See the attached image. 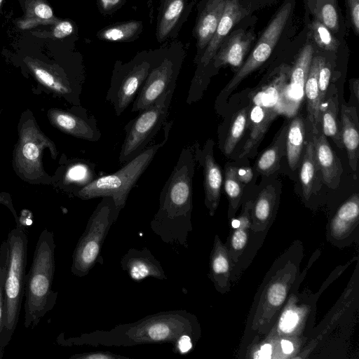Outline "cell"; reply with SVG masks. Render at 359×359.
Returning <instances> with one entry per match:
<instances>
[{
    "label": "cell",
    "mask_w": 359,
    "mask_h": 359,
    "mask_svg": "<svg viewBox=\"0 0 359 359\" xmlns=\"http://www.w3.org/2000/svg\"><path fill=\"white\" fill-rule=\"evenodd\" d=\"M313 49L311 43H306L299 53L290 72V81L282 93L279 113L292 115L298 109L304 95V86L307 79Z\"/></svg>",
    "instance_id": "18"
},
{
    "label": "cell",
    "mask_w": 359,
    "mask_h": 359,
    "mask_svg": "<svg viewBox=\"0 0 359 359\" xmlns=\"http://www.w3.org/2000/svg\"><path fill=\"white\" fill-rule=\"evenodd\" d=\"M252 175V170L250 167L236 168L237 178L244 186L251 180Z\"/></svg>",
    "instance_id": "49"
},
{
    "label": "cell",
    "mask_w": 359,
    "mask_h": 359,
    "mask_svg": "<svg viewBox=\"0 0 359 359\" xmlns=\"http://www.w3.org/2000/svg\"><path fill=\"white\" fill-rule=\"evenodd\" d=\"M9 261L5 281L6 330L11 341L17 327L25 295L28 237L25 227L17 224L8 234Z\"/></svg>",
    "instance_id": "9"
},
{
    "label": "cell",
    "mask_w": 359,
    "mask_h": 359,
    "mask_svg": "<svg viewBox=\"0 0 359 359\" xmlns=\"http://www.w3.org/2000/svg\"><path fill=\"white\" fill-rule=\"evenodd\" d=\"M9 261V246L7 240L0 245V359L4 355L9 341L6 330L5 281Z\"/></svg>",
    "instance_id": "37"
},
{
    "label": "cell",
    "mask_w": 359,
    "mask_h": 359,
    "mask_svg": "<svg viewBox=\"0 0 359 359\" xmlns=\"http://www.w3.org/2000/svg\"><path fill=\"white\" fill-rule=\"evenodd\" d=\"M98 8L103 15H111L124 5L126 0H97Z\"/></svg>",
    "instance_id": "46"
},
{
    "label": "cell",
    "mask_w": 359,
    "mask_h": 359,
    "mask_svg": "<svg viewBox=\"0 0 359 359\" xmlns=\"http://www.w3.org/2000/svg\"><path fill=\"white\" fill-rule=\"evenodd\" d=\"M4 0H0V9H1V5H2V2H3Z\"/></svg>",
    "instance_id": "51"
},
{
    "label": "cell",
    "mask_w": 359,
    "mask_h": 359,
    "mask_svg": "<svg viewBox=\"0 0 359 359\" xmlns=\"http://www.w3.org/2000/svg\"><path fill=\"white\" fill-rule=\"evenodd\" d=\"M306 342L302 338L265 335L251 346L250 354L253 359H295Z\"/></svg>",
    "instance_id": "24"
},
{
    "label": "cell",
    "mask_w": 359,
    "mask_h": 359,
    "mask_svg": "<svg viewBox=\"0 0 359 359\" xmlns=\"http://www.w3.org/2000/svg\"><path fill=\"white\" fill-rule=\"evenodd\" d=\"M331 77V71L325 65V62L322 63L318 76V84L319 89L320 102L321 103L325 100L330 80Z\"/></svg>",
    "instance_id": "43"
},
{
    "label": "cell",
    "mask_w": 359,
    "mask_h": 359,
    "mask_svg": "<svg viewBox=\"0 0 359 359\" xmlns=\"http://www.w3.org/2000/svg\"><path fill=\"white\" fill-rule=\"evenodd\" d=\"M185 55L184 44L177 39L153 50L150 71L133 101L132 112L147 109L162 95L175 89Z\"/></svg>",
    "instance_id": "7"
},
{
    "label": "cell",
    "mask_w": 359,
    "mask_h": 359,
    "mask_svg": "<svg viewBox=\"0 0 359 359\" xmlns=\"http://www.w3.org/2000/svg\"><path fill=\"white\" fill-rule=\"evenodd\" d=\"M196 3V0H159L156 37L158 43L177 39Z\"/></svg>",
    "instance_id": "20"
},
{
    "label": "cell",
    "mask_w": 359,
    "mask_h": 359,
    "mask_svg": "<svg viewBox=\"0 0 359 359\" xmlns=\"http://www.w3.org/2000/svg\"><path fill=\"white\" fill-rule=\"evenodd\" d=\"M143 31L140 20H128L105 27L97 33L100 40L111 42H129L137 39Z\"/></svg>",
    "instance_id": "36"
},
{
    "label": "cell",
    "mask_w": 359,
    "mask_h": 359,
    "mask_svg": "<svg viewBox=\"0 0 359 359\" xmlns=\"http://www.w3.org/2000/svg\"><path fill=\"white\" fill-rule=\"evenodd\" d=\"M279 114L274 108L250 104L248 126L250 135L239 154V158L252 156L262 141L271 122Z\"/></svg>",
    "instance_id": "28"
},
{
    "label": "cell",
    "mask_w": 359,
    "mask_h": 359,
    "mask_svg": "<svg viewBox=\"0 0 359 359\" xmlns=\"http://www.w3.org/2000/svg\"><path fill=\"white\" fill-rule=\"evenodd\" d=\"M328 93V97H325L320 107L322 131L325 136L332 138L339 149H343L344 147L341 139V126L338 121L339 100L337 90L334 89L332 95L330 92Z\"/></svg>",
    "instance_id": "32"
},
{
    "label": "cell",
    "mask_w": 359,
    "mask_h": 359,
    "mask_svg": "<svg viewBox=\"0 0 359 359\" xmlns=\"http://www.w3.org/2000/svg\"><path fill=\"white\" fill-rule=\"evenodd\" d=\"M254 39L251 32L243 29L234 31L222 41L210 64L215 69L229 65L238 69L243 64Z\"/></svg>",
    "instance_id": "23"
},
{
    "label": "cell",
    "mask_w": 359,
    "mask_h": 359,
    "mask_svg": "<svg viewBox=\"0 0 359 359\" xmlns=\"http://www.w3.org/2000/svg\"><path fill=\"white\" fill-rule=\"evenodd\" d=\"M95 168L96 165L88 159L67 158L62 155L53 175L52 186L73 196L97 177Z\"/></svg>",
    "instance_id": "17"
},
{
    "label": "cell",
    "mask_w": 359,
    "mask_h": 359,
    "mask_svg": "<svg viewBox=\"0 0 359 359\" xmlns=\"http://www.w3.org/2000/svg\"><path fill=\"white\" fill-rule=\"evenodd\" d=\"M224 187L229 201L227 217L229 222L236 217L243 194L244 185L236 176V167L226 165L224 172Z\"/></svg>",
    "instance_id": "38"
},
{
    "label": "cell",
    "mask_w": 359,
    "mask_h": 359,
    "mask_svg": "<svg viewBox=\"0 0 359 359\" xmlns=\"http://www.w3.org/2000/svg\"><path fill=\"white\" fill-rule=\"evenodd\" d=\"M323 61V58L320 57L312 58L304 86V94L307 100L308 118L313 133L322 130L318 76Z\"/></svg>",
    "instance_id": "30"
},
{
    "label": "cell",
    "mask_w": 359,
    "mask_h": 359,
    "mask_svg": "<svg viewBox=\"0 0 359 359\" xmlns=\"http://www.w3.org/2000/svg\"><path fill=\"white\" fill-rule=\"evenodd\" d=\"M121 266L134 281H141L147 277L167 280L160 262L144 247L141 250L130 248L122 257Z\"/></svg>",
    "instance_id": "22"
},
{
    "label": "cell",
    "mask_w": 359,
    "mask_h": 359,
    "mask_svg": "<svg viewBox=\"0 0 359 359\" xmlns=\"http://www.w3.org/2000/svg\"><path fill=\"white\" fill-rule=\"evenodd\" d=\"M227 1L203 0L198 5V15L193 32L197 49L195 63L214 35Z\"/></svg>",
    "instance_id": "21"
},
{
    "label": "cell",
    "mask_w": 359,
    "mask_h": 359,
    "mask_svg": "<svg viewBox=\"0 0 359 359\" xmlns=\"http://www.w3.org/2000/svg\"><path fill=\"white\" fill-rule=\"evenodd\" d=\"M310 29L311 34L318 46L327 50H335L337 48V41L320 20H314Z\"/></svg>",
    "instance_id": "41"
},
{
    "label": "cell",
    "mask_w": 359,
    "mask_h": 359,
    "mask_svg": "<svg viewBox=\"0 0 359 359\" xmlns=\"http://www.w3.org/2000/svg\"><path fill=\"white\" fill-rule=\"evenodd\" d=\"M311 133L306 142L305 152L301 164L300 181L304 198L309 200L311 195L318 191L316 180L318 172H320L318 164Z\"/></svg>",
    "instance_id": "34"
},
{
    "label": "cell",
    "mask_w": 359,
    "mask_h": 359,
    "mask_svg": "<svg viewBox=\"0 0 359 359\" xmlns=\"http://www.w3.org/2000/svg\"><path fill=\"white\" fill-rule=\"evenodd\" d=\"M119 213L111 197H102L74 250L71 271L74 276L88 275L95 264L102 259L101 248Z\"/></svg>",
    "instance_id": "8"
},
{
    "label": "cell",
    "mask_w": 359,
    "mask_h": 359,
    "mask_svg": "<svg viewBox=\"0 0 359 359\" xmlns=\"http://www.w3.org/2000/svg\"><path fill=\"white\" fill-rule=\"evenodd\" d=\"M358 304V280L356 275L352 277L348 286L323 320L315 326L307 343L296 358H309V354L320 347L337 327L355 314Z\"/></svg>",
    "instance_id": "14"
},
{
    "label": "cell",
    "mask_w": 359,
    "mask_h": 359,
    "mask_svg": "<svg viewBox=\"0 0 359 359\" xmlns=\"http://www.w3.org/2000/svg\"><path fill=\"white\" fill-rule=\"evenodd\" d=\"M250 104L239 110L232 119L224 143L223 151L226 156L231 154L241 139L248 124Z\"/></svg>",
    "instance_id": "40"
},
{
    "label": "cell",
    "mask_w": 359,
    "mask_h": 359,
    "mask_svg": "<svg viewBox=\"0 0 359 359\" xmlns=\"http://www.w3.org/2000/svg\"><path fill=\"white\" fill-rule=\"evenodd\" d=\"M74 32V26L69 20L58 21L53 29V36L56 39H64Z\"/></svg>",
    "instance_id": "45"
},
{
    "label": "cell",
    "mask_w": 359,
    "mask_h": 359,
    "mask_svg": "<svg viewBox=\"0 0 359 359\" xmlns=\"http://www.w3.org/2000/svg\"><path fill=\"white\" fill-rule=\"evenodd\" d=\"M232 262L228 249L216 234L210 255L208 278L220 294L229 292L231 287Z\"/></svg>",
    "instance_id": "26"
},
{
    "label": "cell",
    "mask_w": 359,
    "mask_h": 359,
    "mask_svg": "<svg viewBox=\"0 0 359 359\" xmlns=\"http://www.w3.org/2000/svg\"><path fill=\"white\" fill-rule=\"evenodd\" d=\"M195 156L192 147H184L159 196L158 209L151 222L152 231L165 243L188 248L192 231L193 178Z\"/></svg>",
    "instance_id": "3"
},
{
    "label": "cell",
    "mask_w": 359,
    "mask_h": 359,
    "mask_svg": "<svg viewBox=\"0 0 359 359\" xmlns=\"http://www.w3.org/2000/svg\"><path fill=\"white\" fill-rule=\"evenodd\" d=\"M70 359H128L129 358L121 355L110 351H97L76 353L71 355Z\"/></svg>",
    "instance_id": "44"
},
{
    "label": "cell",
    "mask_w": 359,
    "mask_h": 359,
    "mask_svg": "<svg viewBox=\"0 0 359 359\" xmlns=\"http://www.w3.org/2000/svg\"><path fill=\"white\" fill-rule=\"evenodd\" d=\"M153 50L138 52L130 60L114 63L106 101L114 107L117 116L135 100L152 65Z\"/></svg>",
    "instance_id": "11"
},
{
    "label": "cell",
    "mask_w": 359,
    "mask_h": 359,
    "mask_svg": "<svg viewBox=\"0 0 359 359\" xmlns=\"http://www.w3.org/2000/svg\"><path fill=\"white\" fill-rule=\"evenodd\" d=\"M305 128V120L299 116L294 117L287 124L285 154L288 165L292 170L299 165L304 145Z\"/></svg>",
    "instance_id": "35"
},
{
    "label": "cell",
    "mask_w": 359,
    "mask_h": 359,
    "mask_svg": "<svg viewBox=\"0 0 359 359\" xmlns=\"http://www.w3.org/2000/svg\"><path fill=\"white\" fill-rule=\"evenodd\" d=\"M252 199L245 201L242 210L229 222V233L225 242L232 262V271L238 264L248 243L250 226ZM232 272V271H231Z\"/></svg>",
    "instance_id": "25"
},
{
    "label": "cell",
    "mask_w": 359,
    "mask_h": 359,
    "mask_svg": "<svg viewBox=\"0 0 359 359\" xmlns=\"http://www.w3.org/2000/svg\"><path fill=\"white\" fill-rule=\"evenodd\" d=\"M172 123L165 122L163 124L165 137L161 142L148 146L138 156L124 163L116 172L97 177L76 191L73 196L81 200L110 196L121 212L124 208L133 187L149 167L158 151L166 144Z\"/></svg>",
    "instance_id": "6"
},
{
    "label": "cell",
    "mask_w": 359,
    "mask_h": 359,
    "mask_svg": "<svg viewBox=\"0 0 359 359\" xmlns=\"http://www.w3.org/2000/svg\"><path fill=\"white\" fill-rule=\"evenodd\" d=\"M57 22L50 6L42 0H36L28 6L25 18L19 22V27L29 29L38 24H55Z\"/></svg>",
    "instance_id": "39"
},
{
    "label": "cell",
    "mask_w": 359,
    "mask_h": 359,
    "mask_svg": "<svg viewBox=\"0 0 359 359\" xmlns=\"http://www.w3.org/2000/svg\"><path fill=\"white\" fill-rule=\"evenodd\" d=\"M201 336L196 316L186 310H175L149 315L109 330H95L58 341L65 346L123 347L170 343L175 353L184 354L194 347Z\"/></svg>",
    "instance_id": "1"
},
{
    "label": "cell",
    "mask_w": 359,
    "mask_h": 359,
    "mask_svg": "<svg viewBox=\"0 0 359 359\" xmlns=\"http://www.w3.org/2000/svg\"><path fill=\"white\" fill-rule=\"evenodd\" d=\"M359 197L352 194L329 219L327 240L337 248H344L358 241Z\"/></svg>",
    "instance_id": "16"
},
{
    "label": "cell",
    "mask_w": 359,
    "mask_h": 359,
    "mask_svg": "<svg viewBox=\"0 0 359 359\" xmlns=\"http://www.w3.org/2000/svg\"><path fill=\"white\" fill-rule=\"evenodd\" d=\"M341 132L342 142L348 154L349 165L353 172H355L359 157V121L355 107L341 105Z\"/></svg>",
    "instance_id": "29"
},
{
    "label": "cell",
    "mask_w": 359,
    "mask_h": 359,
    "mask_svg": "<svg viewBox=\"0 0 359 359\" xmlns=\"http://www.w3.org/2000/svg\"><path fill=\"white\" fill-rule=\"evenodd\" d=\"M50 123L61 132L89 142L101 138L97 119L81 105L70 109L50 108L47 111Z\"/></svg>",
    "instance_id": "15"
},
{
    "label": "cell",
    "mask_w": 359,
    "mask_h": 359,
    "mask_svg": "<svg viewBox=\"0 0 359 359\" xmlns=\"http://www.w3.org/2000/svg\"><path fill=\"white\" fill-rule=\"evenodd\" d=\"M302 283L294 287L276 323L266 335L309 340L315 327L317 302L321 292L314 293L306 290L300 292Z\"/></svg>",
    "instance_id": "12"
},
{
    "label": "cell",
    "mask_w": 359,
    "mask_h": 359,
    "mask_svg": "<svg viewBox=\"0 0 359 359\" xmlns=\"http://www.w3.org/2000/svg\"><path fill=\"white\" fill-rule=\"evenodd\" d=\"M320 21L330 30L337 32L339 28L337 12L331 4L323 6L320 11Z\"/></svg>",
    "instance_id": "42"
},
{
    "label": "cell",
    "mask_w": 359,
    "mask_h": 359,
    "mask_svg": "<svg viewBox=\"0 0 359 359\" xmlns=\"http://www.w3.org/2000/svg\"><path fill=\"white\" fill-rule=\"evenodd\" d=\"M54 235L45 228L38 238L25 285V328L33 329L56 304L57 292L52 285L55 271Z\"/></svg>",
    "instance_id": "4"
},
{
    "label": "cell",
    "mask_w": 359,
    "mask_h": 359,
    "mask_svg": "<svg viewBox=\"0 0 359 359\" xmlns=\"http://www.w3.org/2000/svg\"><path fill=\"white\" fill-rule=\"evenodd\" d=\"M312 138L323 182L329 188L337 189L343 173L341 161L333 151L322 130L316 133L312 132Z\"/></svg>",
    "instance_id": "27"
},
{
    "label": "cell",
    "mask_w": 359,
    "mask_h": 359,
    "mask_svg": "<svg viewBox=\"0 0 359 359\" xmlns=\"http://www.w3.org/2000/svg\"><path fill=\"white\" fill-rule=\"evenodd\" d=\"M353 93L355 94V96L356 97V99L358 100V94H359V81H358V79H354L353 80Z\"/></svg>",
    "instance_id": "50"
},
{
    "label": "cell",
    "mask_w": 359,
    "mask_h": 359,
    "mask_svg": "<svg viewBox=\"0 0 359 359\" xmlns=\"http://www.w3.org/2000/svg\"><path fill=\"white\" fill-rule=\"evenodd\" d=\"M175 89L162 95L152 105L125 126L126 136L118 161L124 164L141 154L165 123Z\"/></svg>",
    "instance_id": "10"
},
{
    "label": "cell",
    "mask_w": 359,
    "mask_h": 359,
    "mask_svg": "<svg viewBox=\"0 0 359 359\" xmlns=\"http://www.w3.org/2000/svg\"><path fill=\"white\" fill-rule=\"evenodd\" d=\"M17 128L18 138L12 158L15 174L29 184L52 185L53 175L43 168L42 156L48 149L52 159L56 160L58 151L55 142L40 129L29 109L21 114Z\"/></svg>",
    "instance_id": "5"
},
{
    "label": "cell",
    "mask_w": 359,
    "mask_h": 359,
    "mask_svg": "<svg viewBox=\"0 0 359 359\" xmlns=\"http://www.w3.org/2000/svg\"><path fill=\"white\" fill-rule=\"evenodd\" d=\"M290 72L287 68L281 69L270 81L252 91L250 100L252 104L274 108L279 112L280 97L289 79Z\"/></svg>",
    "instance_id": "31"
},
{
    "label": "cell",
    "mask_w": 359,
    "mask_h": 359,
    "mask_svg": "<svg viewBox=\"0 0 359 359\" xmlns=\"http://www.w3.org/2000/svg\"><path fill=\"white\" fill-rule=\"evenodd\" d=\"M349 15L355 32H359V0H346Z\"/></svg>",
    "instance_id": "47"
},
{
    "label": "cell",
    "mask_w": 359,
    "mask_h": 359,
    "mask_svg": "<svg viewBox=\"0 0 359 359\" xmlns=\"http://www.w3.org/2000/svg\"><path fill=\"white\" fill-rule=\"evenodd\" d=\"M292 7V4L287 2L279 9L260 36L245 62L236 71L233 78L222 90L218 99L226 100L246 76L259 68L270 57L287 23Z\"/></svg>",
    "instance_id": "13"
},
{
    "label": "cell",
    "mask_w": 359,
    "mask_h": 359,
    "mask_svg": "<svg viewBox=\"0 0 359 359\" xmlns=\"http://www.w3.org/2000/svg\"><path fill=\"white\" fill-rule=\"evenodd\" d=\"M303 243L296 240L273 262L265 274L248 312L238 358L260 340L276 323L294 287L305 276L300 272Z\"/></svg>",
    "instance_id": "2"
},
{
    "label": "cell",
    "mask_w": 359,
    "mask_h": 359,
    "mask_svg": "<svg viewBox=\"0 0 359 359\" xmlns=\"http://www.w3.org/2000/svg\"><path fill=\"white\" fill-rule=\"evenodd\" d=\"M214 141L208 139L202 149H194L195 160L203 169L204 203L210 216H213L218 208L223 182L219 165L214 156Z\"/></svg>",
    "instance_id": "19"
},
{
    "label": "cell",
    "mask_w": 359,
    "mask_h": 359,
    "mask_svg": "<svg viewBox=\"0 0 359 359\" xmlns=\"http://www.w3.org/2000/svg\"><path fill=\"white\" fill-rule=\"evenodd\" d=\"M283 126L271 144L255 162V168L262 175L268 176L276 172L279 168L282 157L285 154L287 124Z\"/></svg>",
    "instance_id": "33"
},
{
    "label": "cell",
    "mask_w": 359,
    "mask_h": 359,
    "mask_svg": "<svg viewBox=\"0 0 359 359\" xmlns=\"http://www.w3.org/2000/svg\"><path fill=\"white\" fill-rule=\"evenodd\" d=\"M0 115H1V108H0Z\"/></svg>",
    "instance_id": "52"
},
{
    "label": "cell",
    "mask_w": 359,
    "mask_h": 359,
    "mask_svg": "<svg viewBox=\"0 0 359 359\" xmlns=\"http://www.w3.org/2000/svg\"><path fill=\"white\" fill-rule=\"evenodd\" d=\"M0 204L5 205L12 213L16 224H19V216L15 210L11 195L5 191H0Z\"/></svg>",
    "instance_id": "48"
}]
</instances>
